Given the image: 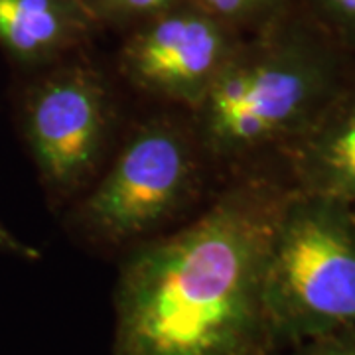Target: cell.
Returning a JSON list of instances; mask_svg holds the SVG:
<instances>
[{"mask_svg": "<svg viewBox=\"0 0 355 355\" xmlns=\"http://www.w3.org/2000/svg\"><path fill=\"white\" fill-rule=\"evenodd\" d=\"M291 186L261 168L221 180L180 227L119 257L113 355H277L266 263Z\"/></svg>", "mask_w": 355, "mask_h": 355, "instance_id": "cell-1", "label": "cell"}, {"mask_svg": "<svg viewBox=\"0 0 355 355\" xmlns=\"http://www.w3.org/2000/svg\"><path fill=\"white\" fill-rule=\"evenodd\" d=\"M352 83L355 55L298 4L245 36L190 113L219 184L249 170H279L284 153Z\"/></svg>", "mask_w": 355, "mask_h": 355, "instance_id": "cell-2", "label": "cell"}, {"mask_svg": "<svg viewBox=\"0 0 355 355\" xmlns=\"http://www.w3.org/2000/svg\"><path fill=\"white\" fill-rule=\"evenodd\" d=\"M219 186L188 111L128 121L97 180L60 216L89 251L123 257L193 217Z\"/></svg>", "mask_w": 355, "mask_h": 355, "instance_id": "cell-3", "label": "cell"}, {"mask_svg": "<svg viewBox=\"0 0 355 355\" xmlns=\"http://www.w3.org/2000/svg\"><path fill=\"white\" fill-rule=\"evenodd\" d=\"M10 105L48 205L62 214L97 180L127 128L121 81L87 50L14 73Z\"/></svg>", "mask_w": 355, "mask_h": 355, "instance_id": "cell-4", "label": "cell"}, {"mask_svg": "<svg viewBox=\"0 0 355 355\" xmlns=\"http://www.w3.org/2000/svg\"><path fill=\"white\" fill-rule=\"evenodd\" d=\"M277 349L355 328V207L291 188L266 263Z\"/></svg>", "mask_w": 355, "mask_h": 355, "instance_id": "cell-5", "label": "cell"}, {"mask_svg": "<svg viewBox=\"0 0 355 355\" xmlns=\"http://www.w3.org/2000/svg\"><path fill=\"white\" fill-rule=\"evenodd\" d=\"M243 38L190 0L125 32L113 71L121 85L158 107L191 113Z\"/></svg>", "mask_w": 355, "mask_h": 355, "instance_id": "cell-6", "label": "cell"}, {"mask_svg": "<svg viewBox=\"0 0 355 355\" xmlns=\"http://www.w3.org/2000/svg\"><path fill=\"white\" fill-rule=\"evenodd\" d=\"M279 172L294 191L355 207V83L284 153Z\"/></svg>", "mask_w": 355, "mask_h": 355, "instance_id": "cell-7", "label": "cell"}, {"mask_svg": "<svg viewBox=\"0 0 355 355\" xmlns=\"http://www.w3.org/2000/svg\"><path fill=\"white\" fill-rule=\"evenodd\" d=\"M99 34L81 0H0V53L14 73L93 50Z\"/></svg>", "mask_w": 355, "mask_h": 355, "instance_id": "cell-8", "label": "cell"}, {"mask_svg": "<svg viewBox=\"0 0 355 355\" xmlns=\"http://www.w3.org/2000/svg\"><path fill=\"white\" fill-rule=\"evenodd\" d=\"M203 12L241 36H251L277 22L296 0H191Z\"/></svg>", "mask_w": 355, "mask_h": 355, "instance_id": "cell-9", "label": "cell"}, {"mask_svg": "<svg viewBox=\"0 0 355 355\" xmlns=\"http://www.w3.org/2000/svg\"><path fill=\"white\" fill-rule=\"evenodd\" d=\"M190 0H81L91 20L101 32L125 34Z\"/></svg>", "mask_w": 355, "mask_h": 355, "instance_id": "cell-10", "label": "cell"}, {"mask_svg": "<svg viewBox=\"0 0 355 355\" xmlns=\"http://www.w3.org/2000/svg\"><path fill=\"white\" fill-rule=\"evenodd\" d=\"M338 46L355 55V0H296Z\"/></svg>", "mask_w": 355, "mask_h": 355, "instance_id": "cell-11", "label": "cell"}, {"mask_svg": "<svg viewBox=\"0 0 355 355\" xmlns=\"http://www.w3.org/2000/svg\"><path fill=\"white\" fill-rule=\"evenodd\" d=\"M277 355H355V328L310 338L280 349Z\"/></svg>", "mask_w": 355, "mask_h": 355, "instance_id": "cell-12", "label": "cell"}, {"mask_svg": "<svg viewBox=\"0 0 355 355\" xmlns=\"http://www.w3.org/2000/svg\"><path fill=\"white\" fill-rule=\"evenodd\" d=\"M0 254L14 257V259L26 261V263H36L42 257L38 247H34V245H30L24 239H20L2 219H0Z\"/></svg>", "mask_w": 355, "mask_h": 355, "instance_id": "cell-13", "label": "cell"}]
</instances>
